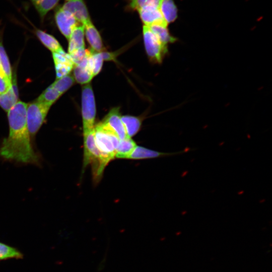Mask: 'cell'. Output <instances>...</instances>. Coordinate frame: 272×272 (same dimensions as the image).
<instances>
[{"instance_id": "obj_12", "label": "cell", "mask_w": 272, "mask_h": 272, "mask_svg": "<svg viewBox=\"0 0 272 272\" xmlns=\"http://www.w3.org/2000/svg\"><path fill=\"white\" fill-rule=\"evenodd\" d=\"M144 26H151L155 24H166L159 7L154 6L144 7L137 11Z\"/></svg>"}, {"instance_id": "obj_23", "label": "cell", "mask_w": 272, "mask_h": 272, "mask_svg": "<svg viewBox=\"0 0 272 272\" xmlns=\"http://www.w3.org/2000/svg\"><path fill=\"white\" fill-rule=\"evenodd\" d=\"M75 81L74 77L69 74L56 79L51 86L62 95L73 85Z\"/></svg>"}, {"instance_id": "obj_2", "label": "cell", "mask_w": 272, "mask_h": 272, "mask_svg": "<svg viewBox=\"0 0 272 272\" xmlns=\"http://www.w3.org/2000/svg\"><path fill=\"white\" fill-rule=\"evenodd\" d=\"M83 137V168L90 164L94 180L98 182L102 177L105 168L112 159L97 148L95 141L94 128L84 133Z\"/></svg>"}, {"instance_id": "obj_16", "label": "cell", "mask_w": 272, "mask_h": 272, "mask_svg": "<svg viewBox=\"0 0 272 272\" xmlns=\"http://www.w3.org/2000/svg\"><path fill=\"white\" fill-rule=\"evenodd\" d=\"M167 26L166 24H155L149 26L154 34L163 44L166 46L177 40L176 38L170 34Z\"/></svg>"}, {"instance_id": "obj_3", "label": "cell", "mask_w": 272, "mask_h": 272, "mask_svg": "<svg viewBox=\"0 0 272 272\" xmlns=\"http://www.w3.org/2000/svg\"><path fill=\"white\" fill-rule=\"evenodd\" d=\"M94 138L98 149L113 159L120 141L116 133L101 121L94 126Z\"/></svg>"}, {"instance_id": "obj_13", "label": "cell", "mask_w": 272, "mask_h": 272, "mask_svg": "<svg viewBox=\"0 0 272 272\" xmlns=\"http://www.w3.org/2000/svg\"><path fill=\"white\" fill-rule=\"evenodd\" d=\"M84 26L85 36L91 47V50L95 52L103 51V45L101 36L92 21Z\"/></svg>"}, {"instance_id": "obj_19", "label": "cell", "mask_w": 272, "mask_h": 272, "mask_svg": "<svg viewBox=\"0 0 272 272\" xmlns=\"http://www.w3.org/2000/svg\"><path fill=\"white\" fill-rule=\"evenodd\" d=\"M35 33L42 44L52 52L63 50L58 41L51 35L41 30H37Z\"/></svg>"}, {"instance_id": "obj_24", "label": "cell", "mask_w": 272, "mask_h": 272, "mask_svg": "<svg viewBox=\"0 0 272 272\" xmlns=\"http://www.w3.org/2000/svg\"><path fill=\"white\" fill-rule=\"evenodd\" d=\"M23 254L16 248L0 242V260L9 258L21 259Z\"/></svg>"}, {"instance_id": "obj_6", "label": "cell", "mask_w": 272, "mask_h": 272, "mask_svg": "<svg viewBox=\"0 0 272 272\" xmlns=\"http://www.w3.org/2000/svg\"><path fill=\"white\" fill-rule=\"evenodd\" d=\"M50 107L37 100L28 104L27 122L30 136L34 137L39 130Z\"/></svg>"}, {"instance_id": "obj_15", "label": "cell", "mask_w": 272, "mask_h": 272, "mask_svg": "<svg viewBox=\"0 0 272 272\" xmlns=\"http://www.w3.org/2000/svg\"><path fill=\"white\" fill-rule=\"evenodd\" d=\"M159 9L164 21L167 24L176 20L178 17V10L173 0H161Z\"/></svg>"}, {"instance_id": "obj_32", "label": "cell", "mask_w": 272, "mask_h": 272, "mask_svg": "<svg viewBox=\"0 0 272 272\" xmlns=\"http://www.w3.org/2000/svg\"><path fill=\"white\" fill-rule=\"evenodd\" d=\"M69 1V0H65V1Z\"/></svg>"}, {"instance_id": "obj_8", "label": "cell", "mask_w": 272, "mask_h": 272, "mask_svg": "<svg viewBox=\"0 0 272 272\" xmlns=\"http://www.w3.org/2000/svg\"><path fill=\"white\" fill-rule=\"evenodd\" d=\"M61 7L70 12L77 22L83 26L91 21L87 7L84 0L66 1Z\"/></svg>"}, {"instance_id": "obj_5", "label": "cell", "mask_w": 272, "mask_h": 272, "mask_svg": "<svg viewBox=\"0 0 272 272\" xmlns=\"http://www.w3.org/2000/svg\"><path fill=\"white\" fill-rule=\"evenodd\" d=\"M143 36L145 50L149 58L153 62L161 63L168 52L167 46L159 41L148 26H143Z\"/></svg>"}, {"instance_id": "obj_29", "label": "cell", "mask_w": 272, "mask_h": 272, "mask_svg": "<svg viewBox=\"0 0 272 272\" xmlns=\"http://www.w3.org/2000/svg\"><path fill=\"white\" fill-rule=\"evenodd\" d=\"M91 52V49L88 50L85 48L78 49L74 52L69 54L74 65H77L82 61Z\"/></svg>"}, {"instance_id": "obj_26", "label": "cell", "mask_w": 272, "mask_h": 272, "mask_svg": "<svg viewBox=\"0 0 272 272\" xmlns=\"http://www.w3.org/2000/svg\"><path fill=\"white\" fill-rule=\"evenodd\" d=\"M92 50L90 57L91 69L94 77L97 75L101 71L103 59L101 52H95Z\"/></svg>"}, {"instance_id": "obj_18", "label": "cell", "mask_w": 272, "mask_h": 272, "mask_svg": "<svg viewBox=\"0 0 272 272\" xmlns=\"http://www.w3.org/2000/svg\"><path fill=\"white\" fill-rule=\"evenodd\" d=\"M136 146L135 142L131 138L126 137L120 140L116 150L115 157L128 159Z\"/></svg>"}, {"instance_id": "obj_22", "label": "cell", "mask_w": 272, "mask_h": 272, "mask_svg": "<svg viewBox=\"0 0 272 272\" xmlns=\"http://www.w3.org/2000/svg\"><path fill=\"white\" fill-rule=\"evenodd\" d=\"M18 98L11 86L7 92L0 95V106L8 112L18 102Z\"/></svg>"}, {"instance_id": "obj_14", "label": "cell", "mask_w": 272, "mask_h": 272, "mask_svg": "<svg viewBox=\"0 0 272 272\" xmlns=\"http://www.w3.org/2000/svg\"><path fill=\"white\" fill-rule=\"evenodd\" d=\"M84 26L78 25L73 31L69 40L68 52L71 54L74 51L85 48Z\"/></svg>"}, {"instance_id": "obj_7", "label": "cell", "mask_w": 272, "mask_h": 272, "mask_svg": "<svg viewBox=\"0 0 272 272\" xmlns=\"http://www.w3.org/2000/svg\"><path fill=\"white\" fill-rule=\"evenodd\" d=\"M54 20L59 30L67 40L74 29L78 25V22L75 17L70 12L62 9L61 6L57 7L56 9Z\"/></svg>"}, {"instance_id": "obj_11", "label": "cell", "mask_w": 272, "mask_h": 272, "mask_svg": "<svg viewBox=\"0 0 272 272\" xmlns=\"http://www.w3.org/2000/svg\"><path fill=\"white\" fill-rule=\"evenodd\" d=\"M191 150L190 148H186L181 151L173 153H163L146 148L142 146H137L130 155L128 159L139 160L152 159L159 157L171 156L182 154Z\"/></svg>"}, {"instance_id": "obj_1", "label": "cell", "mask_w": 272, "mask_h": 272, "mask_svg": "<svg viewBox=\"0 0 272 272\" xmlns=\"http://www.w3.org/2000/svg\"><path fill=\"white\" fill-rule=\"evenodd\" d=\"M27 106L19 101L8 111L9 134L0 147V156L11 161L39 165V157L32 147L27 125Z\"/></svg>"}, {"instance_id": "obj_21", "label": "cell", "mask_w": 272, "mask_h": 272, "mask_svg": "<svg viewBox=\"0 0 272 272\" xmlns=\"http://www.w3.org/2000/svg\"><path fill=\"white\" fill-rule=\"evenodd\" d=\"M61 95L51 85L42 92L36 100L51 107Z\"/></svg>"}, {"instance_id": "obj_31", "label": "cell", "mask_w": 272, "mask_h": 272, "mask_svg": "<svg viewBox=\"0 0 272 272\" xmlns=\"http://www.w3.org/2000/svg\"><path fill=\"white\" fill-rule=\"evenodd\" d=\"M0 74H3V75H5L2 67H1V61H0ZM6 76V75H5Z\"/></svg>"}, {"instance_id": "obj_10", "label": "cell", "mask_w": 272, "mask_h": 272, "mask_svg": "<svg viewBox=\"0 0 272 272\" xmlns=\"http://www.w3.org/2000/svg\"><path fill=\"white\" fill-rule=\"evenodd\" d=\"M52 56L56 71V78L58 79L70 74L74 66L71 56L64 50L52 52Z\"/></svg>"}, {"instance_id": "obj_20", "label": "cell", "mask_w": 272, "mask_h": 272, "mask_svg": "<svg viewBox=\"0 0 272 272\" xmlns=\"http://www.w3.org/2000/svg\"><path fill=\"white\" fill-rule=\"evenodd\" d=\"M73 70L75 81L80 84L86 85L90 83L94 77L89 66L74 65Z\"/></svg>"}, {"instance_id": "obj_28", "label": "cell", "mask_w": 272, "mask_h": 272, "mask_svg": "<svg viewBox=\"0 0 272 272\" xmlns=\"http://www.w3.org/2000/svg\"><path fill=\"white\" fill-rule=\"evenodd\" d=\"M161 0H130L128 7L131 10L138 11L142 8L149 6L159 7Z\"/></svg>"}, {"instance_id": "obj_4", "label": "cell", "mask_w": 272, "mask_h": 272, "mask_svg": "<svg viewBox=\"0 0 272 272\" xmlns=\"http://www.w3.org/2000/svg\"><path fill=\"white\" fill-rule=\"evenodd\" d=\"M96 114V103L92 87L85 85L82 91V116L83 133L94 128Z\"/></svg>"}, {"instance_id": "obj_9", "label": "cell", "mask_w": 272, "mask_h": 272, "mask_svg": "<svg viewBox=\"0 0 272 272\" xmlns=\"http://www.w3.org/2000/svg\"><path fill=\"white\" fill-rule=\"evenodd\" d=\"M101 122L112 129L120 140L128 137L121 119L119 107L111 109Z\"/></svg>"}, {"instance_id": "obj_30", "label": "cell", "mask_w": 272, "mask_h": 272, "mask_svg": "<svg viewBox=\"0 0 272 272\" xmlns=\"http://www.w3.org/2000/svg\"><path fill=\"white\" fill-rule=\"evenodd\" d=\"M12 86V83L9 81L5 75L0 74V95L6 93Z\"/></svg>"}, {"instance_id": "obj_25", "label": "cell", "mask_w": 272, "mask_h": 272, "mask_svg": "<svg viewBox=\"0 0 272 272\" xmlns=\"http://www.w3.org/2000/svg\"><path fill=\"white\" fill-rule=\"evenodd\" d=\"M60 0H41L34 8L42 21L47 14L54 9Z\"/></svg>"}, {"instance_id": "obj_17", "label": "cell", "mask_w": 272, "mask_h": 272, "mask_svg": "<svg viewBox=\"0 0 272 272\" xmlns=\"http://www.w3.org/2000/svg\"><path fill=\"white\" fill-rule=\"evenodd\" d=\"M121 119L128 137H132L140 130L142 119L140 117L127 115L121 116Z\"/></svg>"}, {"instance_id": "obj_27", "label": "cell", "mask_w": 272, "mask_h": 272, "mask_svg": "<svg viewBox=\"0 0 272 272\" xmlns=\"http://www.w3.org/2000/svg\"><path fill=\"white\" fill-rule=\"evenodd\" d=\"M0 61L1 67L9 81L11 83L12 73L9 58L2 43H0Z\"/></svg>"}]
</instances>
